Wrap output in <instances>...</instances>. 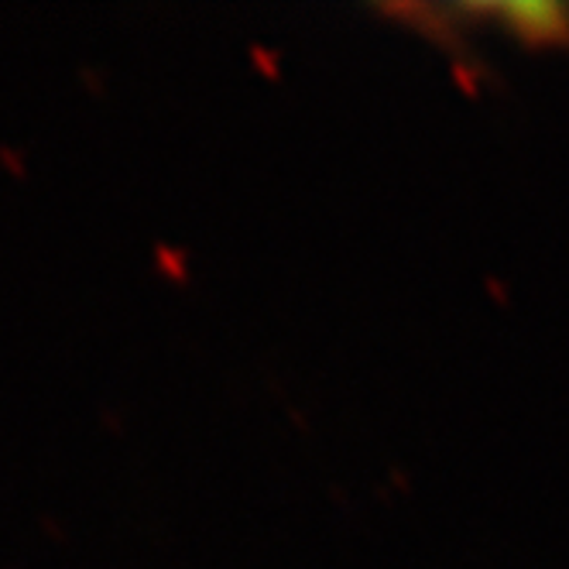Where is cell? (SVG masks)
<instances>
[{
  "label": "cell",
  "instance_id": "obj_1",
  "mask_svg": "<svg viewBox=\"0 0 569 569\" xmlns=\"http://www.w3.org/2000/svg\"><path fill=\"white\" fill-rule=\"evenodd\" d=\"M470 18L491 21L505 34L518 38L525 46H569V8L566 4H487V8H463Z\"/></svg>",
  "mask_w": 569,
  "mask_h": 569
}]
</instances>
